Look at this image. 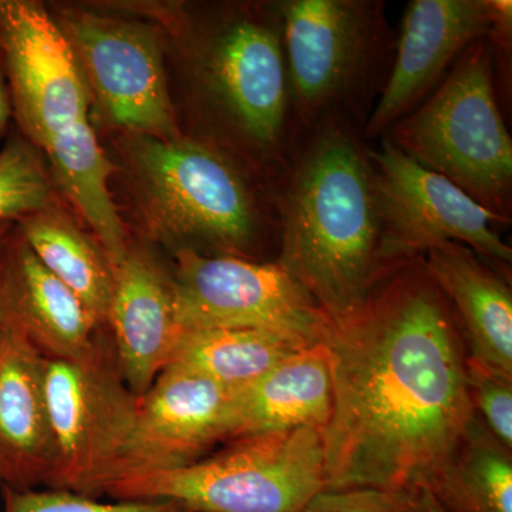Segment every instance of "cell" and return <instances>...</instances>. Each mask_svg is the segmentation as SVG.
<instances>
[{
  "instance_id": "6da1fadb",
  "label": "cell",
  "mask_w": 512,
  "mask_h": 512,
  "mask_svg": "<svg viewBox=\"0 0 512 512\" xmlns=\"http://www.w3.org/2000/svg\"><path fill=\"white\" fill-rule=\"evenodd\" d=\"M323 342L333 380L325 490L429 488L477 413L456 315L423 256L387 272Z\"/></svg>"
},
{
  "instance_id": "7a4b0ae2",
  "label": "cell",
  "mask_w": 512,
  "mask_h": 512,
  "mask_svg": "<svg viewBox=\"0 0 512 512\" xmlns=\"http://www.w3.org/2000/svg\"><path fill=\"white\" fill-rule=\"evenodd\" d=\"M278 258L330 322L355 315L387 272L369 146L348 114L303 128L276 184Z\"/></svg>"
},
{
  "instance_id": "3957f363",
  "label": "cell",
  "mask_w": 512,
  "mask_h": 512,
  "mask_svg": "<svg viewBox=\"0 0 512 512\" xmlns=\"http://www.w3.org/2000/svg\"><path fill=\"white\" fill-rule=\"evenodd\" d=\"M185 40L201 140L278 183L302 127L275 2L218 6L187 25Z\"/></svg>"
},
{
  "instance_id": "277c9868",
  "label": "cell",
  "mask_w": 512,
  "mask_h": 512,
  "mask_svg": "<svg viewBox=\"0 0 512 512\" xmlns=\"http://www.w3.org/2000/svg\"><path fill=\"white\" fill-rule=\"evenodd\" d=\"M120 150L151 238L247 259L278 245V183L244 161L190 136L123 133Z\"/></svg>"
},
{
  "instance_id": "5b68a950",
  "label": "cell",
  "mask_w": 512,
  "mask_h": 512,
  "mask_svg": "<svg viewBox=\"0 0 512 512\" xmlns=\"http://www.w3.org/2000/svg\"><path fill=\"white\" fill-rule=\"evenodd\" d=\"M495 60L487 37L468 46L429 97L384 138L485 210L511 220L512 140L495 93Z\"/></svg>"
},
{
  "instance_id": "8992f818",
  "label": "cell",
  "mask_w": 512,
  "mask_h": 512,
  "mask_svg": "<svg viewBox=\"0 0 512 512\" xmlns=\"http://www.w3.org/2000/svg\"><path fill=\"white\" fill-rule=\"evenodd\" d=\"M286 72L299 126L348 114L360 126L390 72L392 32L384 3L373 0H278ZM393 59V57H392Z\"/></svg>"
},
{
  "instance_id": "52a82bcc",
  "label": "cell",
  "mask_w": 512,
  "mask_h": 512,
  "mask_svg": "<svg viewBox=\"0 0 512 512\" xmlns=\"http://www.w3.org/2000/svg\"><path fill=\"white\" fill-rule=\"evenodd\" d=\"M326 488L323 429L232 440L190 466L114 481L117 501H174L192 512H301Z\"/></svg>"
},
{
  "instance_id": "ba28073f",
  "label": "cell",
  "mask_w": 512,
  "mask_h": 512,
  "mask_svg": "<svg viewBox=\"0 0 512 512\" xmlns=\"http://www.w3.org/2000/svg\"><path fill=\"white\" fill-rule=\"evenodd\" d=\"M45 394L55 447L46 485L97 500L113 481L140 397L127 386L113 345L101 332L83 359L45 357Z\"/></svg>"
},
{
  "instance_id": "9c48e42d",
  "label": "cell",
  "mask_w": 512,
  "mask_h": 512,
  "mask_svg": "<svg viewBox=\"0 0 512 512\" xmlns=\"http://www.w3.org/2000/svg\"><path fill=\"white\" fill-rule=\"evenodd\" d=\"M174 313L181 329H255L322 342L330 320L276 262L175 251Z\"/></svg>"
},
{
  "instance_id": "30bf717a",
  "label": "cell",
  "mask_w": 512,
  "mask_h": 512,
  "mask_svg": "<svg viewBox=\"0 0 512 512\" xmlns=\"http://www.w3.org/2000/svg\"><path fill=\"white\" fill-rule=\"evenodd\" d=\"M82 69L92 107L123 133L174 140L184 136L153 28L80 9L55 18Z\"/></svg>"
},
{
  "instance_id": "8fae6325",
  "label": "cell",
  "mask_w": 512,
  "mask_h": 512,
  "mask_svg": "<svg viewBox=\"0 0 512 512\" xmlns=\"http://www.w3.org/2000/svg\"><path fill=\"white\" fill-rule=\"evenodd\" d=\"M380 218L382 258L386 268L421 258L431 248L457 242L510 264L512 249L498 234L511 220L498 217L443 175L406 156L382 137L369 147Z\"/></svg>"
},
{
  "instance_id": "7c38bea8",
  "label": "cell",
  "mask_w": 512,
  "mask_h": 512,
  "mask_svg": "<svg viewBox=\"0 0 512 512\" xmlns=\"http://www.w3.org/2000/svg\"><path fill=\"white\" fill-rule=\"evenodd\" d=\"M0 50L22 137L45 150L62 131L89 119L92 96L72 47L45 6L3 0Z\"/></svg>"
},
{
  "instance_id": "4fadbf2b",
  "label": "cell",
  "mask_w": 512,
  "mask_h": 512,
  "mask_svg": "<svg viewBox=\"0 0 512 512\" xmlns=\"http://www.w3.org/2000/svg\"><path fill=\"white\" fill-rule=\"evenodd\" d=\"M235 394L207 377L165 367L138 400L136 420L111 483L204 458L215 444L229 440Z\"/></svg>"
},
{
  "instance_id": "5bb4252c",
  "label": "cell",
  "mask_w": 512,
  "mask_h": 512,
  "mask_svg": "<svg viewBox=\"0 0 512 512\" xmlns=\"http://www.w3.org/2000/svg\"><path fill=\"white\" fill-rule=\"evenodd\" d=\"M490 26V0L407 3L392 67L362 128L363 137L386 136L426 100L468 46L487 37Z\"/></svg>"
},
{
  "instance_id": "9a60e30c",
  "label": "cell",
  "mask_w": 512,
  "mask_h": 512,
  "mask_svg": "<svg viewBox=\"0 0 512 512\" xmlns=\"http://www.w3.org/2000/svg\"><path fill=\"white\" fill-rule=\"evenodd\" d=\"M0 322L12 323L52 360L89 356L101 329L76 293L39 261L16 225L3 247Z\"/></svg>"
},
{
  "instance_id": "2e32d148",
  "label": "cell",
  "mask_w": 512,
  "mask_h": 512,
  "mask_svg": "<svg viewBox=\"0 0 512 512\" xmlns=\"http://www.w3.org/2000/svg\"><path fill=\"white\" fill-rule=\"evenodd\" d=\"M106 325L113 333L121 375L131 392L143 396L170 363L181 328L170 276L140 247L130 245L114 269Z\"/></svg>"
},
{
  "instance_id": "e0dca14e",
  "label": "cell",
  "mask_w": 512,
  "mask_h": 512,
  "mask_svg": "<svg viewBox=\"0 0 512 512\" xmlns=\"http://www.w3.org/2000/svg\"><path fill=\"white\" fill-rule=\"evenodd\" d=\"M53 466L45 357L16 326L0 322V487L35 490Z\"/></svg>"
},
{
  "instance_id": "ac0fdd59",
  "label": "cell",
  "mask_w": 512,
  "mask_h": 512,
  "mask_svg": "<svg viewBox=\"0 0 512 512\" xmlns=\"http://www.w3.org/2000/svg\"><path fill=\"white\" fill-rule=\"evenodd\" d=\"M423 262L466 335L468 359L512 377V293L507 282L473 249L457 242L431 248Z\"/></svg>"
},
{
  "instance_id": "d6986e66",
  "label": "cell",
  "mask_w": 512,
  "mask_h": 512,
  "mask_svg": "<svg viewBox=\"0 0 512 512\" xmlns=\"http://www.w3.org/2000/svg\"><path fill=\"white\" fill-rule=\"evenodd\" d=\"M332 404V367L322 340L286 356L235 394L229 440L302 427L325 429Z\"/></svg>"
},
{
  "instance_id": "ffe728a7",
  "label": "cell",
  "mask_w": 512,
  "mask_h": 512,
  "mask_svg": "<svg viewBox=\"0 0 512 512\" xmlns=\"http://www.w3.org/2000/svg\"><path fill=\"white\" fill-rule=\"evenodd\" d=\"M49 174L64 197L92 228L94 238L116 269L127 255L126 228L109 190L116 165L101 148L90 119L62 131L47 144Z\"/></svg>"
},
{
  "instance_id": "44dd1931",
  "label": "cell",
  "mask_w": 512,
  "mask_h": 512,
  "mask_svg": "<svg viewBox=\"0 0 512 512\" xmlns=\"http://www.w3.org/2000/svg\"><path fill=\"white\" fill-rule=\"evenodd\" d=\"M16 228L39 261L76 293L101 328L106 326L114 269L94 235L55 201L16 222Z\"/></svg>"
},
{
  "instance_id": "7402d4cb",
  "label": "cell",
  "mask_w": 512,
  "mask_h": 512,
  "mask_svg": "<svg viewBox=\"0 0 512 512\" xmlns=\"http://www.w3.org/2000/svg\"><path fill=\"white\" fill-rule=\"evenodd\" d=\"M299 336L255 329H181L168 366L180 367L238 393L296 350Z\"/></svg>"
},
{
  "instance_id": "603a6c76",
  "label": "cell",
  "mask_w": 512,
  "mask_h": 512,
  "mask_svg": "<svg viewBox=\"0 0 512 512\" xmlns=\"http://www.w3.org/2000/svg\"><path fill=\"white\" fill-rule=\"evenodd\" d=\"M426 490L448 512H512L511 451L477 420Z\"/></svg>"
},
{
  "instance_id": "cb8c5ba5",
  "label": "cell",
  "mask_w": 512,
  "mask_h": 512,
  "mask_svg": "<svg viewBox=\"0 0 512 512\" xmlns=\"http://www.w3.org/2000/svg\"><path fill=\"white\" fill-rule=\"evenodd\" d=\"M53 183L45 157L25 137L0 151V224L18 222L52 204Z\"/></svg>"
},
{
  "instance_id": "d4e9b609",
  "label": "cell",
  "mask_w": 512,
  "mask_h": 512,
  "mask_svg": "<svg viewBox=\"0 0 512 512\" xmlns=\"http://www.w3.org/2000/svg\"><path fill=\"white\" fill-rule=\"evenodd\" d=\"M3 512H192L174 501L130 500L100 503L64 490H13L2 487Z\"/></svg>"
},
{
  "instance_id": "484cf974",
  "label": "cell",
  "mask_w": 512,
  "mask_h": 512,
  "mask_svg": "<svg viewBox=\"0 0 512 512\" xmlns=\"http://www.w3.org/2000/svg\"><path fill=\"white\" fill-rule=\"evenodd\" d=\"M468 386L474 410L485 421V429L512 450V377L494 372L467 357Z\"/></svg>"
},
{
  "instance_id": "4316f807",
  "label": "cell",
  "mask_w": 512,
  "mask_h": 512,
  "mask_svg": "<svg viewBox=\"0 0 512 512\" xmlns=\"http://www.w3.org/2000/svg\"><path fill=\"white\" fill-rule=\"evenodd\" d=\"M301 512H427L420 493L392 488L323 490Z\"/></svg>"
},
{
  "instance_id": "83f0119b",
  "label": "cell",
  "mask_w": 512,
  "mask_h": 512,
  "mask_svg": "<svg viewBox=\"0 0 512 512\" xmlns=\"http://www.w3.org/2000/svg\"><path fill=\"white\" fill-rule=\"evenodd\" d=\"M491 26L488 42L493 46L494 53L500 52V60L504 64L511 56L512 40V2L511 0H490ZM495 57V59H498Z\"/></svg>"
},
{
  "instance_id": "f1b7e54d",
  "label": "cell",
  "mask_w": 512,
  "mask_h": 512,
  "mask_svg": "<svg viewBox=\"0 0 512 512\" xmlns=\"http://www.w3.org/2000/svg\"><path fill=\"white\" fill-rule=\"evenodd\" d=\"M12 117V103H10V93L8 79H6L5 63H3L2 50H0V137L5 133L6 127Z\"/></svg>"
},
{
  "instance_id": "f546056e",
  "label": "cell",
  "mask_w": 512,
  "mask_h": 512,
  "mask_svg": "<svg viewBox=\"0 0 512 512\" xmlns=\"http://www.w3.org/2000/svg\"><path fill=\"white\" fill-rule=\"evenodd\" d=\"M420 495L421 501H423L424 508H426L427 512H448L446 508L437 501V498L434 497L429 490H426V488H423V490L420 491Z\"/></svg>"
},
{
  "instance_id": "4dcf8cb0",
  "label": "cell",
  "mask_w": 512,
  "mask_h": 512,
  "mask_svg": "<svg viewBox=\"0 0 512 512\" xmlns=\"http://www.w3.org/2000/svg\"><path fill=\"white\" fill-rule=\"evenodd\" d=\"M12 227L13 224H10V222H2V224H0V278H2L3 247H5L6 237H8L10 228Z\"/></svg>"
},
{
  "instance_id": "1f68e13d",
  "label": "cell",
  "mask_w": 512,
  "mask_h": 512,
  "mask_svg": "<svg viewBox=\"0 0 512 512\" xmlns=\"http://www.w3.org/2000/svg\"><path fill=\"white\" fill-rule=\"evenodd\" d=\"M2 2H3V0H0V6H2Z\"/></svg>"
}]
</instances>
